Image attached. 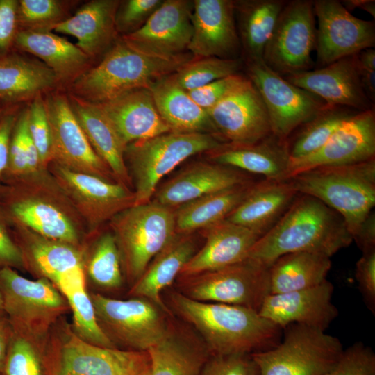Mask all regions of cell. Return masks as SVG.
I'll list each match as a JSON object with an SVG mask.
<instances>
[{
  "mask_svg": "<svg viewBox=\"0 0 375 375\" xmlns=\"http://www.w3.org/2000/svg\"><path fill=\"white\" fill-rule=\"evenodd\" d=\"M60 179L81 200L88 203L97 222L112 218L134 205L135 194L124 185L95 175L58 167Z\"/></svg>",
  "mask_w": 375,
  "mask_h": 375,
  "instance_id": "33",
  "label": "cell"
},
{
  "mask_svg": "<svg viewBox=\"0 0 375 375\" xmlns=\"http://www.w3.org/2000/svg\"><path fill=\"white\" fill-rule=\"evenodd\" d=\"M191 234L176 233L153 257L140 277L132 285L129 294L147 299L171 317L173 313L161 297L162 291L179 276L195 253Z\"/></svg>",
  "mask_w": 375,
  "mask_h": 375,
  "instance_id": "27",
  "label": "cell"
},
{
  "mask_svg": "<svg viewBox=\"0 0 375 375\" xmlns=\"http://www.w3.org/2000/svg\"><path fill=\"white\" fill-rule=\"evenodd\" d=\"M0 310L3 311V300H2L1 292H0Z\"/></svg>",
  "mask_w": 375,
  "mask_h": 375,
  "instance_id": "62",
  "label": "cell"
},
{
  "mask_svg": "<svg viewBox=\"0 0 375 375\" xmlns=\"http://www.w3.org/2000/svg\"><path fill=\"white\" fill-rule=\"evenodd\" d=\"M3 108L0 106V120L2 119Z\"/></svg>",
  "mask_w": 375,
  "mask_h": 375,
  "instance_id": "63",
  "label": "cell"
},
{
  "mask_svg": "<svg viewBox=\"0 0 375 375\" xmlns=\"http://www.w3.org/2000/svg\"><path fill=\"white\" fill-rule=\"evenodd\" d=\"M178 292L199 301L220 303L259 311L270 294L268 268L250 259L197 274L179 277Z\"/></svg>",
  "mask_w": 375,
  "mask_h": 375,
  "instance_id": "9",
  "label": "cell"
},
{
  "mask_svg": "<svg viewBox=\"0 0 375 375\" xmlns=\"http://www.w3.org/2000/svg\"><path fill=\"white\" fill-rule=\"evenodd\" d=\"M15 44L42 60L60 80H74L86 70L90 58L76 44L51 31L19 30Z\"/></svg>",
  "mask_w": 375,
  "mask_h": 375,
  "instance_id": "32",
  "label": "cell"
},
{
  "mask_svg": "<svg viewBox=\"0 0 375 375\" xmlns=\"http://www.w3.org/2000/svg\"><path fill=\"white\" fill-rule=\"evenodd\" d=\"M283 330L275 347L251 354L259 375H324L344 350L338 338L315 328L292 324Z\"/></svg>",
  "mask_w": 375,
  "mask_h": 375,
  "instance_id": "7",
  "label": "cell"
},
{
  "mask_svg": "<svg viewBox=\"0 0 375 375\" xmlns=\"http://www.w3.org/2000/svg\"><path fill=\"white\" fill-rule=\"evenodd\" d=\"M356 66L360 69L375 70V50L363 49L353 55Z\"/></svg>",
  "mask_w": 375,
  "mask_h": 375,
  "instance_id": "59",
  "label": "cell"
},
{
  "mask_svg": "<svg viewBox=\"0 0 375 375\" xmlns=\"http://www.w3.org/2000/svg\"><path fill=\"white\" fill-rule=\"evenodd\" d=\"M119 3L118 0L90 1L53 30L74 37L81 50L90 58L96 57L115 40V16Z\"/></svg>",
  "mask_w": 375,
  "mask_h": 375,
  "instance_id": "28",
  "label": "cell"
},
{
  "mask_svg": "<svg viewBox=\"0 0 375 375\" xmlns=\"http://www.w3.org/2000/svg\"><path fill=\"white\" fill-rule=\"evenodd\" d=\"M149 366L148 351L102 347L72 333L60 348L57 375H138Z\"/></svg>",
  "mask_w": 375,
  "mask_h": 375,
  "instance_id": "18",
  "label": "cell"
},
{
  "mask_svg": "<svg viewBox=\"0 0 375 375\" xmlns=\"http://www.w3.org/2000/svg\"><path fill=\"white\" fill-rule=\"evenodd\" d=\"M375 158L374 108L356 112L312 154L290 160L287 179L318 167L357 163Z\"/></svg>",
  "mask_w": 375,
  "mask_h": 375,
  "instance_id": "17",
  "label": "cell"
},
{
  "mask_svg": "<svg viewBox=\"0 0 375 375\" xmlns=\"http://www.w3.org/2000/svg\"><path fill=\"white\" fill-rule=\"evenodd\" d=\"M44 102L51 132L52 158L68 169L108 180L110 169L92 147L69 98L62 93H50Z\"/></svg>",
  "mask_w": 375,
  "mask_h": 375,
  "instance_id": "15",
  "label": "cell"
},
{
  "mask_svg": "<svg viewBox=\"0 0 375 375\" xmlns=\"http://www.w3.org/2000/svg\"><path fill=\"white\" fill-rule=\"evenodd\" d=\"M355 278L364 302L375 315V249L362 253L356 264Z\"/></svg>",
  "mask_w": 375,
  "mask_h": 375,
  "instance_id": "51",
  "label": "cell"
},
{
  "mask_svg": "<svg viewBox=\"0 0 375 375\" xmlns=\"http://www.w3.org/2000/svg\"><path fill=\"white\" fill-rule=\"evenodd\" d=\"M288 179L299 194L316 198L337 212L352 240L375 206V158L318 167Z\"/></svg>",
  "mask_w": 375,
  "mask_h": 375,
  "instance_id": "4",
  "label": "cell"
},
{
  "mask_svg": "<svg viewBox=\"0 0 375 375\" xmlns=\"http://www.w3.org/2000/svg\"><path fill=\"white\" fill-rule=\"evenodd\" d=\"M162 0H128L120 1L115 16L117 32L131 33L148 20L161 5Z\"/></svg>",
  "mask_w": 375,
  "mask_h": 375,
  "instance_id": "48",
  "label": "cell"
},
{
  "mask_svg": "<svg viewBox=\"0 0 375 375\" xmlns=\"http://www.w3.org/2000/svg\"><path fill=\"white\" fill-rule=\"evenodd\" d=\"M193 1L165 0L137 31L121 38L149 56L173 60L188 50Z\"/></svg>",
  "mask_w": 375,
  "mask_h": 375,
  "instance_id": "16",
  "label": "cell"
},
{
  "mask_svg": "<svg viewBox=\"0 0 375 375\" xmlns=\"http://www.w3.org/2000/svg\"><path fill=\"white\" fill-rule=\"evenodd\" d=\"M285 3L283 0L234 1L239 38L247 61L262 59L265 48Z\"/></svg>",
  "mask_w": 375,
  "mask_h": 375,
  "instance_id": "36",
  "label": "cell"
},
{
  "mask_svg": "<svg viewBox=\"0 0 375 375\" xmlns=\"http://www.w3.org/2000/svg\"><path fill=\"white\" fill-rule=\"evenodd\" d=\"M244 77L239 74L231 75L188 92L199 106L207 111L236 87Z\"/></svg>",
  "mask_w": 375,
  "mask_h": 375,
  "instance_id": "50",
  "label": "cell"
},
{
  "mask_svg": "<svg viewBox=\"0 0 375 375\" xmlns=\"http://www.w3.org/2000/svg\"><path fill=\"white\" fill-rule=\"evenodd\" d=\"M362 251L367 252L375 249V215L372 212L360 225L358 232L353 237Z\"/></svg>",
  "mask_w": 375,
  "mask_h": 375,
  "instance_id": "56",
  "label": "cell"
},
{
  "mask_svg": "<svg viewBox=\"0 0 375 375\" xmlns=\"http://www.w3.org/2000/svg\"><path fill=\"white\" fill-rule=\"evenodd\" d=\"M2 312L1 310H0V317L2 316Z\"/></svg>",
  "mask_w": 375,
  "mask_h": 375,
  "instance_id": "64",
  "label": "cell"
},
{
  "mask_svg": "<svg viewBox=\"0 0 375 375\" xmlns=\"http://www.w3.org/2000/svg\"><path fill=\"white\" fill-rule=\"evenodd\" d=\"M16 120L13 114L0 120V175L9 164L10 142Z\"/></svg>",
  "mask_w": 375,
  "mask_h": 375,
  "instance_id": "55",
  "label": "cell"
},
{
  "mask_svg": "<svg viewBox=\"0 0 375 375\" xmlns=\"http://www.w3.org/2000/svg\"><path fill=\"white\" fill-rule=\"evenodd\" d=\"M138 375H150V366Z\"/></svg>",
  "mask_w": 375,
  "mask_h": 375,
  "instance_id": "61",
  "label": "cell"
},
{
  "mask_svg": "<svg viewBox=\"0 0 375 375\" xmlns=\"http://www.w3.org/2000/svg\"><path fill=\"white\" fill-rule=\"evenodd\" d=\"M253 183L208 194L177 207L174 209L176 233L191 234L225 219Z\"/></svg>",
  "mask_w": 375,
  "mask_h": 375,
  "instance_id": "37",
  "label": "cell"
},
{
  "mask_svg": "<svg viewBox=\"0 0 375 375\" xmlns=\"http://www.w3.org/2000/svg\"><path fill=\"white\" fill-rule=\"evenodd\" d=\"M207 113L217 136L226 143L252 144L272 134L263 101L246 77Z\"/></svg>",
  "mask_w": 375,
  "mask_h": 375,
  "instance_id": "14",
  "label": "cell"
},
{
  "mask_svg": "<svg viewBox=\"0 0 375 375\" xmlns=\"http://www.w3.org/2000/svg\"><path fill=\"white\" fill-rule=\"evenodd\" d=\"M88 274L101 287L110 289L122 285L121 259L113 234L106 233L98 240L88 264Z\"/></svg>",
  "mask_w": 375,
  "mask_h": 375,
  "instance_id": "43",
  "label": "cell"
},
{
  "mask_svg": "<svg viewBox=\"0 0 375 375\" xmlns=\"http://www.w3.org/2000/svg\"><path fill=\"white\" fill-rule=\"evenodd\" d=\"M331 258L319 253L285 254L268 268L270 294L285 293L319 285L326 279Z\"/></svg>",
  "mask_w": 375,
  "mask_h": 375,
  "instance_id": "35",
  "label": "cell"
},
{
  "mask_svg": "<svg viewBox=\"0 0 375 375\" xmlns=\"http://www.w3.org/2000/svg\"><path fill=\"white\" fill-rule=\"evenodd\" d=\"M12 328L9 321L0 317V373L3 369Z\"/></svg>",
  "mask_w": 375,
  "mask_h": 375,
  "instance_id": "57",
  "label": "cell"
},
{
  "mask_svg": "<svg viewBox=\"0 0 375 375\" xmlns=\"http://www.w3.org/2000/svg\"><path fill=\"white\" fill-rule=\"evenodd\" d=\"M64 7L57 0H20L17 7L19 30L53 31L65 19Z\"/></svg>",
  "mask_w": 375,
  "mask_h": 375,
  "instance_id": "44",
  "label": "cell"
},
{
  "mask_svg": "<svg viewBox=\"0 0 375 375\" xmlns=\"http://www.w3.org/2000/svg\"><path fill=\"white\" fill-rule=\"evenodd\" d=\"M248 78L267 109L272 134L288 141L289 136L326 104L322 99L290 83L263 60L247 61Z\"/></svg>",
  "mask_w": 375,
  "mask_h": 375,
  "instance_id": "12",
  "label": "cell"
},
{
  "mask_svg": "<svg viewBox=\"0 0 375 375\" xmlns=\"http://www.w3.org/2000/svg\"><path fill=\"white\" fill-rule=\"evenodd\" d=\"M290 83L314 94L327 104L358 111L374 108L362 87L354 56L284 77Z\"/></svg>",
  "mask_w": 375,
  "mask_h": 375,
  "instance_id": "21",
  "label": "cell"
},
{
  "mask_svg": "<svg viewBox=\"0 0 375 375\" xmlns=\"http://www.w3.org/2000/svg\"><path fill=\"white\" fill-rule=\"evenodd\" d=\"M90 295L99 326L115 346L126 350L148 351L165 338L172 324L174 317L147 299Z\"/></svg>",
  "mask_w": 375,
  "mask_h": 375,
  "instance_id": "8",
  "label": "cell"
},
{
  "mask_svg": "<svg viewBox=\"0 0 375 375\" xmlns=\"http://www.w3.org/2000/svg\"><path fill=\"white\" fill-rule=\"evenodd\" d=\"M206 238L203 247L195 252L178 277L224 268L247 258L260 238L252 231L226 219L201 230Z\"/></svg>",
  "mask_w": 375,
  "mask_h": 375,
  "instance_id": "23",
  "label": "cell"
},
{
  "mask_svg": "<svg viewBox=\"0 0 375 375\" xmlns=\"http://www.w3.org/2000/svg\"><path fill=\"white\" fill-rule=\"evenodd\" d=\"M341 3L349 12L358 8L370 14L374 18L375 17L374 0H344Z\"/></svg>",
  "mask_w": 375,
  "mask_h": 375,
  "instance_id": "60",
  "label": "cell"
},
{
  "mask_svg": "<svg viewBox=\"0 0 375 375\" xmlns=\"http://www.w3.org/2000/svg\"><path fill=\"white\" fill-rule=\"evenodd\" d=\"M18 2L16 0H0V57L8 54L15 44L19 31Z\"/></svg>",
  "mask_w": 375,
  "mask_h": 375,
  "instance_id": "53",
  "label": "cell"
},
{
  "mask_svg": "<svg viewBox=\"0 0 375 375\" xmlns=\"http://www.w3.org/2000/svg\"><path fill=\"white\" fill-rule=\"evenodd\" d=\"M72 110L92 147L110 171L127 187L130 176L125 162L126 146L98 104L71 95Z\"/></svg>",
  "mask_w": 375,
  "mask_h": 375,
  "instance_id": "30",
  "label": "cell"
},
{
  "mask_svg": "<svg viewBox=\"0 0 375 375\" xmlns=\"http://www.w3.org/2000/svg\"><path fill=\"white\" fill-rule=\"evenodd\" d=\"M111 219L121 265L133 284L176 233L174 209L151 199L126 208Z\"/></svg>",
  "mask_w": 375,
  "mask_h": 375,
  "instance_id": "6",
  "label": "cell"
},
{
  "mask_svg": "<svg viewBox=\"0 0 375 375\" xmlns=\"http://www.w3.org/2000/svg\"><path fill=\"white\" fill-rule=\"evenodd\" d=\"M313 8L318 22L315 49L319 67L374 47V21L352 15L340 1H313Z\"/></svg>",
  "mask_w": 375,
  "mask_h": 375,
  "instance_id": "13",
  "label": "cell"
},
{
  "mask_svg": "<svg viewBox=\"0 0 375 375\" xmlns=\"http://www.w3.org/2000/svg\"><path fill=\"white\" fill-rule=\"evenodd\" d=\"M12 210L24 224L43 238L73 244L76 231L67 217L54 206L38 200H24L15 203Z\"/></svg>",
  "mask_w": 375,
  "mask_h": 375,
  "instance_id": "39",
  "label": "cell"
},
{
  "mask_svg": "<svg viewBox=\"0 0 375 375\" xmlns=\"http://www.w3.org/2000/svg\"><path fill=\"white\" fill-rule=\"evenodd\" d=\"M207 153L212 162L260 175L265 179L288 180L290 160L288 141L272 134L252 144L224 143Z\"/></svg>",
  "mask_w": 375,
  "mask_h": 375,
  "instance_id": "26",
  "label": "cell"
},
{
  "mask_svg": "<svg viewBox=\"0 0 375 375\" xmlns=\"http://www.w3.org/2000/svg\"><path fill=\"white\" fill-rule=\"evenodd\" d=\"M64 297L72 310L74 333L78 338L97 346L117 348L99 326L93 303L85 287L70 292Z\"/></svg>",
  "mask_w": 375,
  "mask_h": 375,
  "instance_id": "42",
  "label": "cell"
},
{
  "mask_svg": "<svg viewBox=\"0 0 375 375\" xmlns=\"http://www.w3.org/2000/svg\"><path fill=\"white\" fill-rule=\"evenodd\" d=\"M251 183L250 177L235 168L212 161L198 162L162 184L153 199L176 209L202 196Z\"/></svg>",
  "mask_w": 375,
  "mask_h": 375,
  "instance_id": "22",
  "label": "cell"
},
{
  "mask_svg": "<svg viewBox=\"0 0 375 375\" xmlns=\"http://www.w3.org/2000/svg\"><path fill=\"white\" fill-rule=\"evenodd\" d=\"M31 252L38 269L54 285L63 277L83 269L81 256L72 244L42 238L33 243Z\"/></svg>",
  "mask_w": 375,
  "mask_h": 375,
  "instance_id": "40",
  "label": "cell"
},
{
  "mask_svg": "<svg viewBox=\"0 0 375 375\" xmlns=\"http://www.w3.org/2000/svg\"><path fill=\"white\" fill-rule=\"evenodd\" d=\"M23 265L24 256L21 250L0 225V269L21 267Z\"/></svg>",
  "mask_w": 375,
  "mask_h": 375,
  "instance_id": "54",
  "label": "cell"
},
{
  "mask_svg": "<svg viewBox=\"0 0 375 375\" xmlns=\"http://www.w3.org/2000/svg\"><path fill=\"white\" fill-rule=\"evenodd\" d=\"M60 81L42 62L17 54L0 57V101L18 102L34 99Z\"/></svg>",
  "mask_w": 375,
  "mask_h": 375,
  "instance_id": "34",
  "label": "cell"
},
{
  "mask_svg": "<svg viewBox=\"0 0 375 375\" xmlns=\"http://www.w3.org/2000/svg\"><path fill=\"white\" fill-rule=\"evenodd\" d=\"M358 112L360 111L326 103L298 128L291 142H288L290 160L305 158L318 151L345 121Z\"/></svg>",
  "mask_w": 375,
  "mask_h": 375,
  "instance_id": "38",
  "label": "cell"
},
{
  "mask_svg": "<svg viewBox=\"0 0 375 375\" xmlns=\"http://www.w3.org/2000/svg\"><path fill=\"white\" fill-rule=\"evenodd\" d=\"M333 292V283L326 279L306 289L269 294L258 312L282 330L299 324L326 331L339 314L332 302Z\"/></svg>",
  "mask_w": 375,
  "mask_h": 375,
  "instance_id": "19",
  "label": "cell"
},
{
  "mask_svg": "<svg viewBox=\"0 0 375 375\" xmlns=\"http://www.w3.org/2000/svg\"><path fill=\"white\" fill-rule=\"evenodd\" d=\"M352 242L337 212L316 198L298 194L277 223L258 238L247 258L269 268L279 257L293 252L319 253L331 258Z\"/></svg>",
  "mask_w": 375,
  "mask_h": 375,
  "instance_id": "2",
  "label": "cell"
},
{
  "mask_svg": "<svg viewBox=\"0 0 375 375\" xmlns=\"http://www.w3.org/2000/svg\"><path fill=\"white\" fill-rule=\"evenodd\" d=\"M315 17L313 1H286L265 48L264 62L283 77L310 70L316 44Z\"/></svg>",
  "mask_w": 375,
  "mask_h": 375,
  "instance_id": "11",
  "label": "cell"
},
{
  "mask_svg": "<svg viewBox=\"0 0 375 375\" xmlns=\"http://www.w3.org/2000/svg\"><path fill=\"white\" fill-rule=\"evenodd\" d=\"M242 65L240 58H198L182 65L172 76L181 88L188 92L214 81L238 74Z\"/></svg>",
  "mask_w": 375,
  "mask_h": 375,
  "instance_id": "41",
  "label": "cell"
},
{
  "mask_svg": "<svg viewBox=\"0 0 375 375\" xmlns=\"http://www.w3.org/2000/svg\"><path fill=\"white\" fill-rule=\"evenodd\" d=\"M97 104L126 147L170 131L157 110L150 89H135Z\"/></svg>",
  "mask_w": 375,
  "mask_h": 375,
  "instance_id": "24",
  "label": "cell"
},
{
  "mask_svg": "<svg viewBox=\"0 0 375 375\" xmlns=\"http://www.w3.org/2000/svg\"><path fill=\"white\" fill-rule=\"evenodd\" d=\"M200 375H259L250 354L210 356Z\"/></svg>",
  "mask_w": 375,
  "mask_h": 375,
  "instance_id": "49",
  "label": "cell"
},
{
  "mask_svg": "<svg viewBox=\"0 0 375 375\" xmlns=\"http://www.w3.org/2000/svg\"><path fill=\"white\" fill-rule=\"evenodd\" d=\"M190 53L173 60L145 55L122 38L115 42L101 61L72 81V95L100 103L130 90L148 88L160 78L175 73L191 60Z\"/></svg>",
  "mask_w": 375,
  "mask_h": 375,
  "instance_id": "3",
  "label": "cell"
},
{
  "mask_svg": "<svg viewBox=\"0 0 375 375\" xmlns=\"http://www.w3.org/2000/svg\"><path fill=\"white\" fill-rule=\"evenodd\" d=\"M3 370L5 375H42L39 358L30 340L13 329Z\"/></svg>",
  "mask_w": 375,
  "mask_h": 375,
  "instance_id": "45",
  "label": "cell"
},
{
  "mask_svg": "<svg viewBox=\"0 0 375 375\" xmlns=\"http://www.w3.org/2000/svg\"><path fill=\"white\" fill-rule=\"evenodd\" d=\"M150 90L157 110L170 131L210 133L218 137L207 111L176 83L172 74L158 80Z\"/></svg>",
  "mask_w": 375,
  "mask_h": 375,
  "instance_id": "31",
  "label": "cell"
},
{
  "mask_svg": "<svg viewBox=\"0 0 375 375\" xmlns=\"http://www.w3.org/2000/svg\"><path fill=\"white\" fill-rule=\"evenodd\" d=\"M28 128L40 156V165L52 158L51 132L44 99L39 94L28 108Z\"/></svg>",
  "mask_w": 375,
  "mask_h": 375,
  "instance_id": "47",
  "label": "cell"
},
{
  "mask_svg": "<svg viewBox=\"0 0 375 375\" xmlns=\"http://www.w3.org/2000/svg\"><path fill=\"white\" fill-rule=\"evenodd\" d=\"M188 50L197 58H238L240 48L234 1L194 0Z\"/></svg>",
  "mask_w": 375,
  "mask_h": 375,
  "instance_id": "20",
  "label": "cell"
},
{
  "mask_svg": "<svg viewBox=\"0 0 375 375\" xmlns=\"http://www.w3.org/2000/svg\"><path fill=\"white\" fill-rule=\"evenodd\" d=\"M45 278L30 280L13 268L0 269L3 312L12 329L23 335H41L66 308L67 300Z\"/></svg>",
  "mask_w": 375,
  "mask_h": 375,
  "instance_id": "10",
  "label": "cell"
},
{
  "mask_svg": "<svg viewBox=\"0 0 375 375\" xmlns=\"http://www.w3.org/2000/svg\"><path fill=\"white\" fill-rule=\"evenodd\" d=\"M359 76L365 94L369 101L375 102V70L360 69Z\"/></svg>",
  "mask_w": 375,
  "mask_h": 375,
  "instance_id": "58",
  "label": "cell"
},
{
  "mask_svg": "<svg viewBox=\"0 0 375 375\" xmlns=\"http://www.w3.org/2000/svg\"><path fill=\"white\" fill-rule=\"evenodd\" d=\"M324 375H375V353L362 342H356L344 349Z\"/></svg>",
  "mask_w": 375,
  "mask_h": 375,
  "instance_id": "46",
  "label": "cell"
},
{
  "mask_svg": "<svg viewBox=\"0 0 375 375\" xmlns=\"http://www.w3.org/2000/svg\"><path fill=\"white\" fill-rule=\"evenodd\" d=\"M298 194L289 179L254 183L225 219L249 228L260 238L277 223Z\"/></svg>",
  "mask_w": 375,
  "mask_h": 375,
  "instance_id": "25",
  "label": "cell"
},
{
  "mask_svg": "<svg viewBox=\"0 0 375 375\" xmlns=\"http://www.w3.org/2000/svg\"><path fill=\"white\" fill-rule=\"evenodd\" d=\"M28 108L17 119L10 142L9 165L17 174L28 172L26 158V135L28 131Z\"/></svg>",
  "mask_w": 375,
  "mask_h": 375,
  "instance_id": "52",
  "label": "cell"
},
{
  "mask_svg": "<svg viewBox=\"0 0 375 375\" xmlns=\"http://www.w3.org/2000/svg\"><path fill=\"white\" fill-rule=\"evenodd\" d=\"M170 310L197 333L210 356L252 354L275 347L282 329L255 310L168 294Z\"/></svg>",
  "mask_w": 375,
  "mask_h": 375,
  "instance_id": "1",
  "label": "cell"
},
{
  "mask_svg": "<svg viewBox=\"0 0 375 375\" xmlns=\"http://www.w3.org/2000/svg\"><path fill=\"white\" fill-rule=\"evenodd\" d=\"M224 143L210 133L169 131L127 144L124 155L134 179V205L150 201L160 180L184 160Z\"/></svg>",
  "mask_w": 375,
  "mask_h": 375,
  "instance_id": "5",
  "label": "cell"
},
{
  "mask_svg": "<svg viewBox=\"0 0 375 375\" xmlns=\"http://www.w3.org/2000/svg\"><path fill=\"white\" fill-rule=\"evenodd\" d=\"M148 353L150 375H200L210 356L196 333L174 322L165 338Z\"/></svg>",
  "mask_w": 375,
  "mask_h": 375,
  "instance_id": "29",
  "label": "cell"
}]
</instances>
